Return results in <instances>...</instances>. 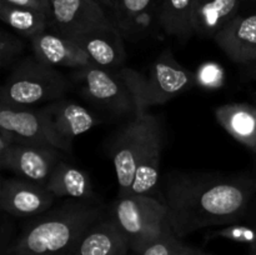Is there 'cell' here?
Returning a JSON list of instances; mask_svg holds the SVG:
<instances>
[{"mask_svg":"<svg viewBox=\"0 0 256 255\" xmlns=\"http://www.w3.org/2000/svg\"><path fill=\"white\" fill-rule=\"evenodd\" d=\"M0 19L22 36L32 40L49 29V15L32 8L12 5L0 0Z\"/></svg>","mask_w":256,"mask_h":255,"instance_id":"obj_21","label":"cell"},{"mask_svg":"<svg viewBox=\"0 0 256 255\" xmlns=\"http://www.w3.org/2000/svg\"><path fill=\"white\" fill-rule=\"evenodd\" d=\"M184 246L180 238L169 226L140 252H134V255H179Z\"/></svg>","mask_w":256,"mask_h":255,"instance_id":"obj_23","label":"cell"},{"mask_svg":"<svg viewBox=\"0 0 256 255\" xmlns=\"http://www.w3.org/2000/svg\"><path fill=\"white\" fill-rule=\"evenodd\" d=\"M224 54L236 64L256 65V12L230 20L212 38Z\"/></svg>","mask_w":256,"mask_h":255,"instance_id":"obj_13","label":"cell"},{"mask_svg":"<svg viewBox=\"0 0 256 255\" xmlns=\"http://www.w3.org/2000/svg\"><path fill=\"white\" fill-rule=\"evenodd\" d=\"M0 128L12 132L18 142L48 145L64 150L48 124L42 108H9L0 105Z\"/></svg>","mask_w":256,"mask_h":255,"instance_id":"obj_10","label":"cell"},{"mask_svg":"<svg viewBox=\"0 0 256 255\" xmlns=\"http://www.w3.org/2000/svg\"><path fill=\"white\" fill-rule=\"evenodd\" d=\"M245 0H192V22L200 38H214L220 29L240 14Z\"/></svg>","mask_w":256,"mask_h":255,"instance_id":"obj_17","label":"cell"},{"mask_svg":"<svg viewBox=\"0 0 256 255\" xmlns=\"http://www.w3.org/2000/svg\"><path fill=\"white\" fill-rule=\"evenodd\" d=\"M74 40L96 66L110 70L124 68L126 60L124 38L112 22L90 30Z\"/></svg>","mask_w":256,"mask_h":255,"instance_id":"obj_15","label":"cell"},{"mask_svg":"<svg viewBox=\"0 0 256 255\" xmlns=\"http://www.w3.org/2000/svg\"><path fill=\"white\" fill-rule=\"evenodd\" d=\"M25 44L19 36L6 30L0 32V66L8 69L18 62L20 54L24 52Z\"/></svg>","mask_w":256,"mask_h":255,"instance_id":"obj_26","label":"cell"},{"mask_svg":"<svg viewBox=\"0 0 256 255\" xmlns=\"http://www.w3.org/2000/svg\"><path fill=\"white\" fill-rule=\"evenodd\" d=\"M16 144V138L6 129L0 128V168L2 169L9 170L10 160H12V152Z\"/></svg>","mask_w":256,"mask_h":255,"instance_id":"obj_27","label":"cell"},{"mask_svg":"<svg viewBox=\"0 0 256 255\" xmlns=\"http://www.w3.org/2000/svg\"><path fill=\"white\" fill-rule=\"evenodd\" d=\"M110 218L132 252H138L170 226L168 208L152 195H119L109 208Z\"/></svg>","mask_w":256,"mask_h":255,"instance_id":"obj_6","label":"cell"},{"mask_svg":"<svg viewBox=\"0 0 256 255\" xmlns=\"http://www.w3.org/2000/svg\"><path fill=\"white\" fill-rule=\"evenodd\" d=\"M179 255H212V254H208V252H202V250L200 249H196V248H192L185 245V246L182 248V252H179Z\"/></svg>","mask_w":256,"mask_h":255,"instance_id":"obj_29","label":"cell"},{"mask_svg":"<svg viewBox=\"0 0 256 255\" xmlns=\"http://www.w3.org/2000/svg\"><path fill=\"white\" fill-rule=\"evenodd\" d=\"M55 196L45 186L22 178L2 180L0 206L16 218H36L49 212Z\"/></svg>","mask_w":256,"mask_h":255,"instance_id":"obj_9","label":"cell"},{"mask_svg":"<svg viewBox=\"0 0 256 255\" xmlns=\"http://www.w3.org/2000/svg\"><path fill=\"white\" fill-rule=\"evenodd\" d=\"M162 0H116L109 12L112 24L124 40L139 42L149 36L159 22Z\"/></svg>","mask_w":256,"mask_h":255,"instance_id":"obj_12","label":"cell"},{"mask_svg":"<svg viewBox=\"0 0 256 255\" xmlns=\"http://www.w3.org/2000/svg\"><path fill=\"white\" fill-rule=\"evenodd\" d=\"M254 76L256 78V65L254 66Z\"/></svg>","mask_w":256,"mask_h":255,"instance_id":"obj_32","label":"cell"},{"mask_svg":"<svg viewBox=\"0 0 256 255\" xmlns=\"http://www.w3.org/2000/svg\"><path fill=\"white\" fill-rule=\"evenodd\" d=\"M42 109L65 152L70 150L75 138L89 132L99 122L94 112L72 100L59 99L44 105Z\"/></svg>","mask_w":256,"mask_h":255,"instance_id":"obj_11","label":"cell"},{"mask_svg":"<svg viewBox=\"0 0 256 255\" xmlns=\"http://www.w3.org/2000/svg\"><path fill=\"white\" fill-rule=\"evenodd\" d=\"M222 129L236 142L256 154V106L248 102H232L215 109Z\"/></svg>","mask_w":256,"mask_h":255,"instance_id":"obj_19","label":"cell"},{"mask_svg":"<svg viewBox=\"0 0 256 255\" xmlns=\"http://www.w3.org/2000/svg\"><path fill=\"white\" fill-rule=\"evenodd\" d=\"M216 238L242 242L250 246L256 242V225H242L236 222V224L225 225L222 229H216L208 234V239H216Z\"/></svg>","mask_w":256,"mask_h":255,"instance_id":"obj_25","label":"cell"},{"mask_svg":"<svg viewBox=\"0 0 256 255\" xmlns=\"http://www.w3.org/2000/svg\"><path fill=\"white\" fill-rule=\"evenodd\" d=\"M2 2H9L12 5H16V6L32 8V9H36L42 12H46L48 15H49L50 12L49 0H2Z\"/></svg>","mask_w":256,"mask_h":255,"instance_id":"obj_28","label":"cell"},{"mask_svg":"<svg viewBox=\"0 0 256 255\" xmlns=\"http://www.w3.org/2000/svg\"><path fill=\"white\" fill-rule=\"evenodd\" d=\"M45 188L55 198L98 202L89 175L80 168L62 160L54 168Z\"/></svg>","mask_w":256,"mask_h":255,"instance_id":"obj_20","label":"cell"},{"mask_svg":"<svg viewBox=\"0 0 256 255\" xmlns=\"http://www.w3.org/2000/svg\"><path fill=\"white\" fill-rule=\"evenodd\" d=\"M105 215L98 202L65 199L35 218L10 245L9 255H74L88 229Z\"/></svg>","mask_w":256,"mask_h":255,"instance_id":"obj_2","label":"cell"},{"mask_svg":"<svg viewBox=\"0 0 256 255\" xmlns=\"http://www.w3.org/2000/svg\"><path fill=\"white\" fill-rule=\"evenodd\" d=\"M34 56L54 68L82 69L94 62L74 39L46 30L30 40Z\"/></svg>","mask_w":256,"mask_h":255,"instance_id":"obj_14","label":"cell"},{"mask_svg":"<svg viewBox=\"0 0 256 255\" xmlns=\"http://www.w3.org/2000/svg\"><path fill=\"white\" fill-rule=\"evenodd\" d=\"M72 82L64 74L40 62L26 56L12 66L0 89V105L9 108H35L44 102L62 99Z\"/></svg>","mask_w":256,"mask_h":255,"instance_id":"obj_4","label":"cell"},{"mask_svg":"<svg viewBox=\"0 0 256 255\" xmlns=\"http://www.w3.org/2000/svg\"><path fill=\"white\" fill-rule=\"evenodd\" d=\"M195 84L205 90L220 89L225 84L224 68L215 62H202L195 72Z\"/></svg>","mask_w":256,"mask_h":255,"instance_id":"obj_24","label":"cell"},{"mask_svg":"<svg viewBox=\"0 0 256 255\" xmlns=\"http://www.w3.org/2000/svg\"><path fill=\"white\" fill-rule=\"evenodd\" d=\"M49 29L74 38L112 22L106 9L95 0H49Z\"/></svg>","mask_w":256,"mask_h":255,"instance_id":"obj_8","label":"cell"},{"mask_svg":"<svg viewBox=\"0 0 256 255\" xmlns=\"http://www.w3.org/2000/svg\"><path fill=\"white\" fill-rule=\"evenodd\" d=\"M192 0H162L159 25L165 34L179 40H188L194 32L192 22Z\"/></svg>","mask_w":256,"mask_h":255,"instance_id":"obj_22","label":"cell"},{"mask_svg":"<svg viewBox=\"0 0 256 255\" xmlns=\"http://www.w3.org/2000/svg\"><path fill=\"white\" fill-rule=\"evenodd\" d=\"M59 149L48 145L18 142L12 152L9 170L18 178L45 186L60 162Z\"/></svg>","mask_w":256,"mask_h":255,"instance_id":"obj_16","label":"cell"},{"mask_svg":"<svg viewBox=\"0 0 256 255\" xmlns=\"http://www.w3.org/2000/svg\"><path fill=\"white\" fill-rule=\"evenodd\" d=\"M130 248L108 215L95 222L82 235L74 255H129Z\"/></svg>","mask_w":256,"mask_h":255,"instance_id":"obj_18","label":"cell"},{"mask_svg":"<svg viewBox=\"0 0 256 255\" xmlns=\"http://www.w3.org/2000/svg\"><path fill=\"white\" fill-rule=\"evenodd\" d=\"M139 74L130 68L110 70L92 65L74 70L72 80L85 99L114 114H140L138 102Z\"/></svg>","mask_w":256,"mask_h":255,"instance_id":"obj_5","label":"cell"},{"mask_svg":"<svg viewBox=\"0 0 256 255\" xmlns=\"http://www.w3.org/2000/svg\"><path fill=\"white\" fill-rule=\"evenodd\" d=\"M249 250H250V255H256V242H254V244L250 245Z\"/></svg>","mask_w":256,"mask_h":255,"instance_id":"obj_31","label":"cell"},{"mask_svg":"<svg viewBox=\"0 0 256 255\" xmlns=\"http://www.w3.org/2000/svg\"><path fill=\"white\" fill-rule=\"evenodd\" d=\"M195 72L175 60L172 50L165 49L150 66L148 75L139 74L138 102L140 114L155 105L165 104L195 86Z\"/></svg>","mask_w":256,"mask_h":255,"instance_id":"obj_7","label":"cell"},{"mask_svg":"<svg viewBox=\"0 0 256 255\" xmlns=\"http://www.w3.org/2000/svg\"><path fill=\"white\" fill-rule=\"evenodd\" d=\"M95 2H99V4L102 5V8H105V9H106V12H108V14H109L110 9H112V5L115 4V2H116V0H95Z\"/></svg>","mask_w":256,"mask_h":255,"instance_id":"obj_30","label":"cell"},{"mask_svg":"<svg viewBox=\"0 0 256 255\" xmlns=\"http://www.w3.org/2000/svg\"><path fill=\"white\" fill-rule=\"evenodd\" d=\"M256 195V179L219 174H180L165 188L168 222L178 238L244 219Z\"/></svg>","mask_w":256,"mask_h":255,"instance_id":"obj_1","label":"cell"},{"mask_svg":"<svg viewBox=\"0 0 256 255\" xmlns=\"http://www.w3.org/2000/svg\"><path fill=\"white\" fill-rule=\"evenodd\" d=\"M162 149V124L150 112L135 115L118 130L110 152L119 195L130 194L134 178L142 182L159 180Z\"/></svg>","mask_w":256,"mask_h":255,"instance_id":"obj_3","label":"cell"}]
</instances>
